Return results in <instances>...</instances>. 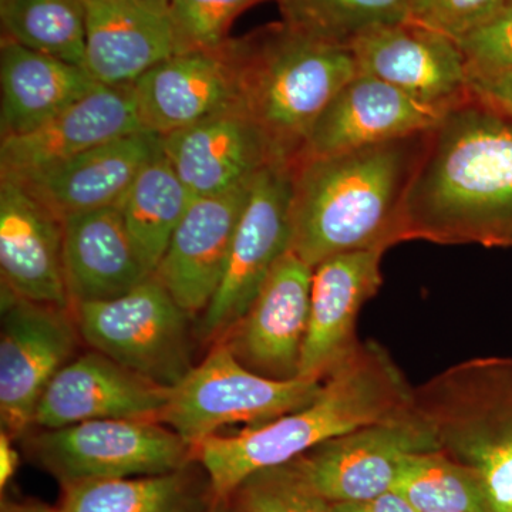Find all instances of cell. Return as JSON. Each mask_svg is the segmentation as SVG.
<instances>
[{
    "label": "cell",
    "mask_w": 512,
    "mask_h": 512,
    "mask_svg": "<svg viewBox=\"0 0 512 512\" xmlns=\"http://www.w3.org/2000/svg\"><path fill=\"white\" fill-rule=\"evenodd\" d=\"M512 249V119L471 94L426 134L399 242Z\"/></svg>",
    "instance_id": "cell-1"
},
{
    "label": "cell",
    "mask_w": 512,
    "mask_h": 512,
    "mask_svg": "<svg viewBox=\"0 0 512 512\" xmlns=\"http://www.w3.org/2000/svg\"><path fill=\"white\" fill-rule=\"evenodd\" d=\"M414 404V387L380 343L360 342L323 382L311 404L237 434H215L192 457L215 497L229 501L249 477L291 463L313 447L357 427L377 423Z\"/></svg>",
    "instance_id": "cell-2"
},
{
    "label": "cell",
    "mask_w": 512,
    "mask_h": 512,
    "mask_svg": "<svg viewBox=\"0 0 512 512\" xmlns=\"http://www.w3.org/2000/svg\"><path fill=\"white\" fill-rule=\"evenodd\" d=\"M426 134L295 158L289 251L315 268L332 256L400 244L404 195Z\"/></svg>",
    "instance_id": "cell-3"
},
{
    "label": "cell",
    "mask_w": 512,
    "mask_h": 512,
    "mask_svg": "<svg viewBox=\"0 0 512 512\" xmlns=\"http://www.w3.org/2000/svg\"><path fill=\"white\" fill-rule=\"evenodd\" d=\"M357 74L349 47L320 42L282 20L239 37V110L276 160L292 163L320 113Z\"/></svg>",
    "instance_id": "cell-4"
},
{
    "label": "cell",
    "mask_w": 512,
    "mask_h": 512,
    "mask_svg": "<svg viewBox=\"0 0 512 512\" xmlns=\"http://www.w3.org/2000/svg\"><path fill=\"white\" fill-rule=\"evenodd\" d=\"M441 451L473 470L491 512H512V357L464 360L414 387Z\"/></svg>",
    "instance_id": "cell-5"
},
{
    "label": "cell",
    "mask_w": 512,
    "mask_h": 512,
    "mask_svg": "<svg viewBox=\"0 0 512 512\" xmlns=\"http://www.w3.org/2000/svg\"><path fill=\"white\" fill-rule=\"evenodd\" d=\"M323 382L274 380L247 369L224 342L171 389L160 423L194 450L208 437L234 424L259 426L308 406Z\"/></svg>",
    "instance_id": "cell-6"
},
{
    "label": "cell",
    "mask_w": 512,
    "mask_h": 512,
    "mask_svg": "<svg viewBox=\"0 0 512 512\" xmlns=\"http://www.w3.org/2000/svg\"><path fill=\"white\" fill-rule=\"evenodd\" d=\"M73 312L90 349L151 382L173 389L194 367L191 316L154 275L120 298L79 303Z\"/></svg>",
    "instance_id": "cell-7"
},
{
    "label": "cell",
    "mask_w": 512,
    "mask_h": 512,
    "mask_svg": "<svg viewBox=\"0 0 512 512\" xmlns=\"http://www.w3.org/2000/svg\"><path fill=\"white\" fill-rule=\"evenodd\" d=\"M25 437L30 458L62 487L156 476L194 461L192 447L156 420L84 421Z\"/></svg>",
    "instance_id": "cell-8"
},
{
    "label": "cell",
    "mask_w": 512,
    "mask_h": 512,
    "mask_svg": "<svg viewBox=\"0 0 512 512\" xmlns=\"http://www.w3.org/2000/svg\"><path fill=\"white\" fill-rule=\"evenodd\" d=\"M292 165L274 160L252 180L220 288L198 320L202 342H220L247 313L276 262L291 249Z\"/></svg>",
    "instance_id": "cell-9"
},
{
    "label": "cell",
    "mask_w": 512,
    "mask_h": 512,
    "mask_svg": "<svg viewBox=\"0 0 512 512\" xmlns=\"http://www.w3.org/2000/svg\"><path fill=\"white\" fill-rule=\"evenodd\" d=\"M433 450H440L434 431L413 404L389 419L333 437L286 466L323 500L349 503L392 491L404 460Z\"/></svg>",
    "instance_id": "cell-10"
},
{
    "label": "cell",
    "mask_w": 512,
    "mask_h": 512,
    "mask_svg": "<svg viewBox=\"0 0 512 512\" xmlns=\"http://www.w3.org/2000/svg\"><path fill=\"white\" fill-rule=\"evenodd\" d=\"M80 340L73 308L2 291L0 424L13 440L28 434L47 386L73 360Z\"/></svg>",
    "instance_id": "cell-11"
},
{
    "label": "cell",
    "mask_w": 512,
    "mask_h": 512,
    "mask_svg": "<svg viewBox=\"0 0 512 512\" xmlns=\"http://www.w3.org/2000/svg\"><path fill=\"white\" fill-rule=\"evenodd\" d=\"M133 86L141 126L160 137L239 109V37L175 53Z\"/></svg>",
    "instance_id": "cell-12"
},
{
    "label": "cell",
    "mask_w": 512,
    "mask_h": 512,
    "mask_svg": "<svg viewBox=\"0 0 512 512\" xmlns=\"http://www.w3.org/2000/svg\"><path fill=\"white\" fill-rule=\"evenodd\" d=\"M349 49L360 74L427 106L450 111L471 97L466 57L456 40L419 23L380 26L357 37Z\"/></svg>",
    "instance_id": "cell-13"
},
{
    "label": "cell",
    "mask_w": 512,
    "mask_h": 512,
    "mask_svg": "<svg viewBox=\"0 0 512 512\" xmlns=\"http://www.w3.org/2000/svg\"><path fill=\"white\" fill-rule=\"evenodd\" d=\"M313 268L286 252L247 313L220 340L247 369L274 380L299 376L308 332Z\"/></svg>",
    "instance_id": "cell-14"
},
{
    "label": "cell",
    "mask_w": 512,
    "mask_h": 512,
    "mask_svg": "<svg viewBox=\"0 0 512 512\" xmlns=\"http://www.w3.org/2000/svg\"><path fill=\"white\" fill-rule=\"evenodd\" d=\"M384 249L348 252L313 268L299 379L325 382L355 353L360 311L383 285Z\"/></svg>",
    "instance_id": "cell-15"
},
{
    "label": "cell",
    "mask_w": 512,
    "mask_h": 512,
    "mask_svg": "<svg viewBox=\"0 0 512 512\" xmlns=\"http://www.w3.org/2000/svg\"><path fill=\"white\" fill-rule=\"evenodd\" d=\"M2 291L25 301L73 308L63 256V221L25 184L0 177Z\"/></svg>",
    "instance_id": "cell-16"
},
{
    "label": "cell",
    "mask_w": 512,
    "mask_h": 512,
    "mask_svg": "<svg viewBox=\"0 0 512 512\" xmlns=\"http://www.w3.org/2000/svg\"><path fill=\"white\" fill-rule=\"evenodd\" d=\"M254 177L195 198L153 274L191 318L204 313L220 288Z\"/></svg>",
    "instance_id": "cell-17"
},
{
    "label": "cell",
    "mask_w": 512,
    "mask_h": 512,
    "mask_svg": "<svg viewBox=\"0 0 512 512\" xmlns=\"http://www.w3.org/2000/svg\"><path fill=\"white\" fill-rule=\"evenodd\" d=\"M447 113L359 73L329 101L295 158L332 156L429 133Z\"/></svg>",
    "instance_id": "cell-18"
},
{
    "label": "cell",
    "mask_w": 512,
    "mask_h": 512,
    "mask_svg": "<svg viewBox=\"0 0 512 512\" xmlns=\"http://www.w3.org/2000/svg\"><path fill=\"white\" fill-rule=\"evenodd\" d=\"M171 389L90 350L74 357L47 386L33 426L60 429L104 419H160Z\"/></svg>",
    "instance_id": "cell-19"
},
{
    "label": "cell",
    "mask_w": 512,
    "mask_h": 512,
    "mask_svg": "<svg viewBox=\"0 0 512 512\" xmlns=\"http://www.w3.org/2000/svg\"><path fill=\"white\" fill-rule=\"evenodd\" d=\"M146 131L133 84L97 87L42 127L0 143V177L23 180L107 141Z\"/></svg>",
    "instance_id": "cell-20"
},
{
    "label": "cell",
    "mask_w": 512,
    "mask_h": 512,
    "mask_svg": "<svg viewBox=\"0 0 512 512\" xmlns=\"http://www.w3.org/2000/svg\"><path fill=\"white\" fill-rule=\"evenodd\" d=\"M161 151L195 198L232 190L276 160L262 131L239 109L161 137Z\"/></svg>",
    "instance_id": "cell-21"
},
{
    "label": "cell",
    "mask_w": 512,
    "mask_h": 512,
    "mask_svg": "<svg viewBox=\"0 0 512 512\" xmlns=\"http://www.w3.org/2000/svg\"><path fill=\"white\" fill-rule=\"evenodd\" d=\"M160 154L161 137L137 131L18 181L64 218L119 204L137 175Z\"/></svg>",
    "instance_id": "cell-22"
},
{
    "label": "cell",
    "mask_w": 512,
    "mask_h": 512,
    "mask_svg": "<svg viewBox=\"0 0 512 512\" xmlns=\"http://www.w3.org/2000/svg\"><path fill=\"white\" fill-rule=\"evenodd\" d=\"M63 256L72 306L110 301L150 278L119 205L66 215Z\"/></svg>",
    "instance_id": "cell-23"
},
{
    "label": "cell",
    "mask_w": 512,
    "mask_h": 512,
    "mask_svg": "<svg viewBox=\"0 0 512 512\" xmlns=\"http://www.w3.org/2000/svg\"><path fill=\"white\" fill-rule=\"evenodd\" d=\"M86 70L101 86L133 84L178 53L170 16L133 0H84Z\"/></svg>",
    "instance_id": "cell-24"
},
{
    "label": "cell",
    "mask_w": 512,
    "mask_h": 512,
    "mask_svg": "<svg viewBox=\"0 0 512 512\" xmlns=\"http://www.w3.org/2000/svg\"><path fill=\"white\" fill-rule=\"evenodd\" d=\"M101 84L82 66L2 39L0 134L23 136L62 113Z\"/></svg>",
    "instance_id": "cell-25"
},
{
    "label": "cell",
    "mask_w": 512,
    "mask_h": 512,
    "mask_svg": "<svg viewBox=\"0 0 512 512\" xmlns=\"http://www.w3.org/2000/svg\"><path fill=\"white\" fill-rule=\"evenodd\" d=\"M57 512H214L215 497L197 461L156 474L63 485Z\"/></svg>",
    "instance_id": "cell-26"
},
{
    "label": "cell",
    "mask_w": 512,
    "mask_h": 512,
    "mask_svg": "<svg viewBox=\"0 0 512 512\" xmlns=\"http://www.w3.org/2000/svg\"><path fill=\"white\" fill-rule=\"evenodd\" d=\"M194 200L161 151L117 204L134 247L151 274L156 272L175 229Z\"/></svg>",
    "instance_id": "cell-27"
},
{
    "label": "cell",
    "mask_w": 512,
    "mask_h": 512,
    "mask_svg": "<svg viewBox=\"0 0 512 512\" xmlns=\"http://www.w3.org/2000/svg\"><path fill=\"white\" fill-rule=\"evenodd\" d=\"M2 39L86 69L84 0H0Z\"/></svg>",
    "instance_id": "cell-28"
},
{
    "label": "cell",
    "mask_w": 512,
    "mask_h": 512,
    "mask_svg": "<svg viewBox=\"0 0 512 512\" xmlns=\"http://www.w3.org/2000/svg\"><path fill=\"white\" fill-rule=\"evenodd\" d=\"M393 490L419 512H491L476 473L441 450L407 457Z\"/></svg>",
    "instance_id": "cell-29"
},
{
    "label": "cell",
    "mask_w": 512,
    "mask_h": 512,
    "mask_svg": "<svg viewBox=\"0 0 512 512\" xmlns=\"http://www.w3.org/2000/svg\"><path fill=\"white\" fill-rule=\"evenodd\" d=\"M282 22L330 45L349 47L380 26L409 20V0H276Z\"/></svg>",
    "instance_id": "cell-30"
},
{
    "label": "cell",
    "mask_w": 512,
    "mask_h": 512,
    "mask_svg": "<svg viewBox=\"0 0 512 512\" xmlns=\"http://www.w3.org/2000/svg\"><path fill=\"white\" fill-rule=\"evenodd\" d=\"M266 0H171L168 16L178 52L221 45L239 15Z\"/></svg>",
    "instance_id": "cell-31"
},
{
    "label": "cell",
    "mask_w": 512,
    "mask_h": 512,
    "mask_svg": "<svg viewBox=\"0 0 512 512\" xmlns=\"http://www.w3.org/2000/svg\"><path fill=\"white\" fill-rule=\"evenodd\" d=\"M229 501L238 512H332L329 501L309 490L288 466L259 471Z\"/></svg>",
    "instance_id": "cell-32"
},
{
    "label": "cell",
    "mask_w": 512,
    "mask_h": 512,
    "mask_svg": "<svg viewBox=\"0 0 512 512\" xmlns=\"http://www.w3.org/2000/svg\"><path fill=\"white\" fill-rule=\"evenodd\" d=\"M512 0H409V20L460 42L493 20Z\"/></svg>",
    "instance_id": "cell-33"
},
{
    "label": "cell",
    "mask_w": 512,
    "mask_h": 512,
    "mask_svg": "<svg viewBox=\"0 0 512 512\" xmlns=\"http://www.w3.org/2000/svg\"><path fill=\"white\" fill-rule=\"evenodd\" d=\"M471 77L512 69V2L493 20L457 42Z\"/></svg>",
    "instance_id": "cell-34"
},
{
    "label": "cell",
    "mask_w": 512,
    "mask_h": 512,
    "mask_svg": "<svg viewBox=\"0 0 512 512\" xmlns=\"http://www.w3.org/2000/svg\"><path fill=\"white\" fill-rule=\"evenodd\" d=\"M471 94L512 119V69L470 79Z\"/></svg>",
    "instance_id": "cell-35"
},
{
    "label": "cell",
    "mask_w": 512,
    "mask_h": 512,
    "mask_svg": "<svg viewBox=\"0 0 512 512\" xmlns=\"http://www.w3.org/2000/svg\"><path fill=\"white\" fill-rule=\"evenodd\" d=\"M332 512H419L397 491L377 495L363 501L330 503Z\"/></svg>",
    "instance_id": "cell-36"
},
{
    "label": "cell",
    "mask_w": 512,
    "mask_h": 512,
    "mask_svg": "<svg viewBox=\"0 0 512 512\" xmlns=\"http://www.w3.org/2000/svg\"><path fill=\"white\" fill-rule=\"evenodd\" d=\"M12 437L2 431L0 433V487L5 490L6 485L15 476L19 466V454L12 444Z\"/></svg>",
    "instance_id": "cell-37"
},
{
    "label": "cell",
    "mask_w": 512,
    "mask_h": 512,
    "mask_svg": "<svg viewBox=\"0 0 512 512\" xmlns=\"http://www.w3.org/2000/svg\"><path fill=\"white\" fill-rule=\"evenodd\" d=\"M0 512H57V508L37 501L2 500Z\"/></svg>",
    "instance_id": "cell-38"
},
{
    "label": "cell",
    "mask_w": 512,
    "mask_h": 512,
    "mask_svg": "<svg viewBox=\"0 0 512 512\" xmlns=\"http://www.w3.org/2000/svg\"><path fill=\"white\" fill-rule=\"evenodd\" d=\"M133 2H136L137 5L143 6V8L148 10H153V12L168 15L171 0H133Z\"/></svg>",
    "instance_id": "cell-39"
},
{
    "label": "cell",
    "mask_w": 512,
    "mask_h": 512,
    "mask_svg": "<svg viewBox=\"0 0 512 512\" xmlns=\"http://www.w3.org/2000/svg\"><path fill=\"white\" fill-rule=\"evenodd\" d=\"M214 512H238L231 501H222Z\"/></svg>",
    "instance_id": "cell-40"
}]
</instances>
